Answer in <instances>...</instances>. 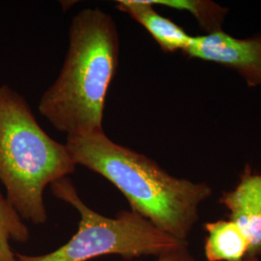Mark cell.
Masks as SVG:
<instances>
[{"mask_svg":"<svg viewBox=\"0 0 261 261\" xmlns=\"http://www.w3.org/2000/svg\"><path fill=\"white\" fill-rule=\"evenodd\" d=\"M65 144L76 166L109 180L125 196L130 211L188 242L199 219V206L213 193L207 183L172 176L152 159L117 144L105 133L67 137Z\"/></svg>","mask_w":261,"mask_h":261,"instance_id":"6da1fadb","label":"cell"},{"mask_svg":"<svg viewBox=\"0 0 261 261\" xmlns=\"http://www.w3.org/2000/svg\"><path fill=\"white\" fill-rule=\"evenodd\" d=\"M119 58V35L112 16L99 8L72 19L69 48L56 82L39 102V112L67 137L105 133L103 112Z\"/></svg>","mask_w":261,"mask_h":261,"instance_id":"7a4b0ae2","label":"cell"},{"mask_svg":"<svg viewBox=\"0 0 261 261\" xmlns=\"http://www.w3.org/2000/svg\"><path fill=\"white\" fill-rule=\"evenodd\" d=\"M75 168L66 144L43 130L27 100L8 85L0 86V182L21 219L45 224L46 188Z\"/></svg>","mask_w":261,"mask_h":261,"instance_id":"3957f363","label":"cell"},{"mask_svg":"<svg viewBox=\"0 0 261 261\" xmlns=\"http://www.w3.org/2000/svg\"><path fill=\"white\" fill-rule=\"evenodd\" d=\"M50 190L56 198L77 211L79 228L56 251L41 255L16 252V261H89L110 254L120 255L123 260H134L143 255L158 257L189 245L130 210H121L114 218L94 211L84 203L69 177L56 181Z\"/></svg>","mask_w":261,"mask_h":261,"instance_id":"277c9868","label":"cell"},{"mask_svg":"<svg viewBox=\"0 0 261 261\" xmlns=\"http://www.w3.org/2000/svg\"><path fill=\"white\" fill-rule=\"evenodd\" d=\"M183 53L235 70L249 86H261V34L237 39L220 30L192 37Z\"/></svg>","mask_w":261,"mask_h":261,"instance_id":"5b68a950","label":"cell"},{"mask_svg":"<svg viewBox=\"0 0 261 261\" xmlns=\"http://www.w3.org/2000/svg\"><path fill=\"white\" fill-rule=\"evenodd\" d=\"M220 203L228 212V220L238 225L249 243L246 261L261 258V172L245 166L232 190L223 194Z\"/></svg>","mask_w":261,"mask_h":261,"instance_id":"8992f818","label":"cell"},{"mask_svg":"<svg viewBox=\"0 0 261 261\" xmlns=\"http://www.w3.org/2000/svg\"><path fill=\"white\" fill-rule=\"evenodd\" d=\"M117 9L128 14L145 28L166 53L184 51L192 37L171 19L160 15L147 0H119Z\"/></svg>","mask_w":261,"mask_h":261,"instance_id":"52a82bcc","label":"cell"},{"mask_svg":"<svg viewBox=\"0 0 261 261\" xmlns=\"http://www.w3.org/2000/svg\"><path fill=\"white\" fill-rule=\"evenodd\" d=\"M206 232L204 255L207 261H246L249 243L238 225L230 220L203 224Z\"/></svg>","mask_w":261,"mask_h":261,"instance_id":"ba28073f","label":"cell"},{"mask_svg":"<svg viewBox=\"0 0 261 261\" xmlns=\"http://www.w3.org/2000/svg\"><path fill=\"white\" fill-rule=\"evenodd\" d=\"M29 238L28 225L0 192V261H16L11 242L27 243Z\"/></svg>","mask_w":261,"mask_h":261,"instance_id":"9c48e42d","label":"cell"},{"mask_svg":"<svg viewBox=\"0 0 261 261\" xmlns=\"http://www.w3.org/2000/svg\"><path fill=\"white\" fill-rule=\"evenodd\" d=\"M151 5H162L173 9L190 12L197 19L200 27L212 33L222 30L227 10L211 1L196 0H147Z\"/></svg>","mask_w":261,"mask_h":261,"instance_id":"30bf717a","label":"cell"},{"mask_svg":"<svg viewBox=\"0 0 261 261\" xmlns=\"http://www.w3.org/2000/svg\"><path fill=\"white\" fill-rule=\"evenodd\" d=\"M120 261H138V260H120ZM156 261H196L193 254L189 251L188 246L184 247L175 252H169L158 256Z\"/></svg>","mask_w":261,"mask_h":261,"instance_id":"8fae6325","label":"cell"}]
</instances>
